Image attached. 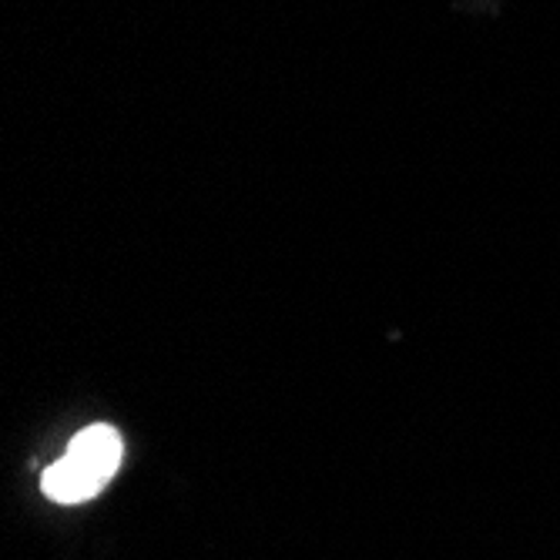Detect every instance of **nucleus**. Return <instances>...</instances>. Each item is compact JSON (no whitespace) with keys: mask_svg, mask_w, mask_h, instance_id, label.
Masks as SVG:
<instances>
[{"mask_svg":"<svg viewBox=\"0 0 560 560\" xmlns=\"http://www.w3.org/2000/svg\"><path fill=\"white\" fill-rule=\"evenodd\" d=\"M121 456H125L121 433L108 423H94L71 440L68 453L58 464H50L44 470L40 487L50 500H58V503L91 500L115 477V470L121 467Z\"/></svg>","mask_w":560,"mask_h":560,"instance_id":"obj_1","label":"nucleus"}]
</instances>
